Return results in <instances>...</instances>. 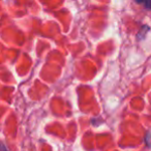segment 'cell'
Returning a JSON list of instances; mask_svg holds the SVG:
<instances>
[{
	"label": "cell",
	"mask_w": 151,
	"mask_h": 151,
	"mask_svg": "<svg viewBox=\"0 0 151 151\" xmlns=\"http://www.w3.org/2000/svg\"><path fill=\"white\" fill-rule=\"evenodd\" d=\"M136 2L139 4L144 5L145 9H151V0H136Z\"/></svg>",
	"instance_id": "6da1fadb"
}]
</instances>
